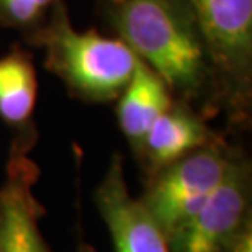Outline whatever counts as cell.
Listing matches in <instances>:
<instances>
[{"label": "cell", "instance_id": "obj_7", "mask_svg": "<svg viewBox=\"0 0 252 252\" xmlns=\"http://www.w3.org/2000/svg\"><path fill=\"white\" fill-rule=\"evenodd\" d=\"M94 203L108 229L113 252H170L164 231L143 201L131 195L120 153L112 156L95 189Z\"/></svg>", "mask_w": 252, "mask_h": 252}, {"label": "cell", "instance_id": "obj_2", "mask_svg": "<svg viewBox=\"0 0 252 252\" xmlns=\"http://www.w3.org/2000/svg\"><path fill=\"white\" fill-rule=\"evenodd\" d=\"M28 41L44 51V67L58 75L72 97L92 103L113 102L133 75L138 56L122 39L77 32L63 0H56Z\"/></svg>", "mask_w": 252, "mask_h": 252}, {"label": "cell", "instance_id": "obj_13", "mask_svg": "<svg viewBox=\"0 0 252 252\" xmlns=\"http://www.w3.org/2000/svg\"><path fill=\"white\" fill-rule=\"evenodd\" d=\"M75 252H95L92 246L82 239V231H80V228H79V241H77V249H75Z\"/></svg>", "mask_w": 252, "mask_h": 252}, {"label": "cell", "instance_id": "obj_5", "mask_svg": "<svg viewBox=\"0 0 252 252\" xmlns=\"http://www.w3.org/2000/svg\"><path fill=\"white\" fill-rule=\"evenodd\" d=\"M252 220V167L239 149L210 198L167 234L170 252H223Z\"/></svg>", "mask_w": 252, "mask_h": 252}, {"label": "cell", "instance_id": "obj_6", "mask_svg": "<svg viewBox=\"0 0 252 252\" xmlns=\"http://www.w3.org/2000/svg\"><path fill=\"white\" fill-rule=\"evenodd\" d=\"M30 151L12 141L0 185V252H53L39 224L46 210L34 193L39 167Z\"/></svg>", "mask_w": 252, "mask_h": 252}, {"label": "cell", "instance_id": "obj_11", "mask_svg": "<svg viewBox=\"0 0 252 252\" xmlns=\"http://www.w3.org/2000/svg\"><path fill=\"white\" fill-rule=\"evenodd\" d=\"M56 0H0V23L13 28H34Z\"/></svg>", "mask_w": 252, "mask_h": 252}, {"label": "cell", "instance_id": "obj_10", "mask_svg": "<svg viewBox=\"0 0 252 252\" xmlns=\"http://www.w3.org/2000/svg\"><path fill=\"white\" fill-rule=\"evenodd\" d=\"M174 102L162 77L138 58L133 75L117 98L118 126L134 154L151 126Z\"/></svg>", "mask_w": 252, "mask_h": 252}, {"label": "cell", "instance_id": "obj_9", "mask_svg": "<svg viewBox=\"0 0 252 252\" xmlns=\"http://www.w3.org/2000/svg\"><path fill=\"white\" fill-rule=\"evenodd\" d=\"M38 98V79L32 58L22 49L0 58V120L15 131V143L34 148L38 139L33 113Z\"/></svg>", "mask_w": 252, "mask_h": 252}, {"label": "cell", "instance_id": "obj_8", "mask_svg": "<svg viewBox=\"0 0 252 252\" xmlns=\"http://www.w3.org/2000/svg\"><path fill=\"white\" fill-rule=\"evenodd\" d=\"M218 136L205 117L190 105L175 100L149 128L134 156L143 167L144 177H149Z\"/></svg>", "mask_w": 252, "mask_h": 252}, {"label": "cell", "instance_id": "obj_4", "mask_svg": "<svg viewBox=\"0 0 252 252\" xmlns=\"http://www.w3.org/2000/svg\"><path fill=\"white\" fill-rule=\"evenodd\" d=\"M238 153L239 148L220 134L215 141L146 177L139 200L165 238L220 187Z\"/></svg>", "mask_w": 252, "mask_h": 252}, {"label": "cell", "instance_id": "obj_3", "mask_svg": "<svg viewBox=\"0 0 252 252\" xmlns=\"http://www.w3.org/2000/svg\"><path fill=\"white\" fill-rule=\"evenodd\" d=\"M208 48L220 113L244 128L252 108V0H185Z\"/></svg>", "mask_w": 252, "mask_h": 252}, {"label": "cell", "instance_id": "obj_12", "mask_svg": "<svg viewBox=\"0 0 252 252\" xmlns=\"http://www.w3.org/2000/svg\"><path fill=\"white\" fill-rule=\"evenodd\" d=\"M223 252H252V220L236 233Z\"/></svg>", "mask_w": 252, "mask_h": 252}, {"label": "cell", "instance_id": "obj_1", "mask_svg": "<svg viewBox=\"0 0 252 252\" xmlns=\"http://www.w3.org/2000/svg\"><path fill=\"white\" fill-rule=\"evenodd\" d=\"M107 20L122 41L158 72L175 100L206 120L220 113L208 48L185 0H105Z\"/></svg>", "mask_w": 252, "mask_h": 252}]
</instances>
